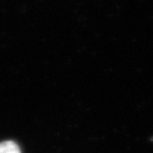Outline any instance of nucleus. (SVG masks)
I'll use <instances>...</instances> for the list:
<instances>
[{
    "label": "nucleus",
    "instance_id": "1",
    "mask_svg": "<svg viewBox=\"0 0 153 153\" xmlns=\"http://www.w3.org/2000/svg\"><path fill=\"white\" fill-rule=\"evenodd\" d=\"M0 153H22L19 145L12 140L0 142Z\"/></svg>",
    "mask_w": 153,
    "mask_h": 153
}]
</instances>
